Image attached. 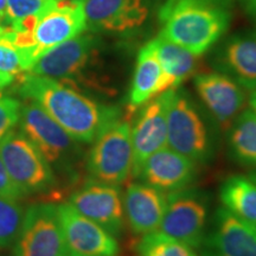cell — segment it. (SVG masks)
<instances>
[{"instance_id": "6da1fadb", "label": "cell", "mask_w": 256, "mask_h": 256, "mask_svg": "<svg viewBox=\"0 0 256 256\" xmlns=\"http://www.w3.org/2000/svg\"><path fill=\"white\" fill-rule=\"evenodd\" d=\"M19 94L37 102L78 142H94L106 128L121 119L118 107L101 104L57 80L30 72L22 78Z\"/></svg>"}, {"instance_id": "7a4b0ae2", "label": "cell", "mask_w": 256, "mask_h": 256, "mask_svg": "<svg viewBox=\"0 0 256 256\" xmlns=\"http://www.w3.org/2000/svg\"><path fill=\"white\" fill-rule=\"evenodd\" d=\"M158 16L160 34L194 56L209 50L230 22L223 0H166Z\"/></svg>"}, {"instance_id": "3957f363", "label": "cell", "mask_w": 256, "mask_h": 256, "mask_svg": "<svg viewBox=\"0 0 256 256\" xmlns=\"http://www.w3.org/2000/svg\"><path fill=\"white\" fill-rule=\"evenodd\" d=\"M168 92V147L194 162H209L214 138L202 112L183 92Z\"/></svg>"}, {"instance_id": "277c9868", "label": "cell", "mask_w": 256, "mask_h": 256, "mask_svg": "<svg viewBox=\"0 0 256 256\" xmlns=\"http://www.w3.org/2000/svg\"><path fill=\"white\" fill-rule=\"evenodd\" d=\"M132 124L119 119L96 138L87 159L90 180L121 186L132 174Z\"/></svg>"}, {"instance_id": "5b68a950", "label": "cell", "mask_w": 256, "mask_h": 256, "mask_svg": "<svg viewBox=\"0 0 256 256\" xmlns=\"http://www.w3.org/2000/svg\"><path fill=\"white\" fill-rule=\"evenodd\" d=\"M20 132L40 150L51 168L69 171L78 156V142L74 140L37 102L22 104ZM55 172V171H54Z\"/></svg>"}, {"instance_id": "8992f818", "label": "cell", "mask_w": 256, "mask_h": 256, "mask_svg": "<svg viewBox=\"0 0 256 256\" xmlns=\"http://www.w3.org/2000/svg\"><path fill=\"white\" fill-rule=\"evenodd\" d=\"M0 156L10 177L24 194L49 191L57 183L48 160L22 132L14 130L2 140Z\"/></svg>"}, {"instance_id": "52a82bcc", "label": "cell", "mask_w": 256, "mask_h": 256, "mask_svg": "<svg viewBox=\"0 0 256 256\" xmlns=\"http://www.w3.org/2000/svg\"><path fill=\"white\" fill-rule=\"evenodd\" d=\"M68 252L57 206L40 203L28 208L16 238L14 256H62Z\"/></svg>"}, {"instance_id": "ba28073f", "label": "cell", "mask_w": 256, "mask_h": 256, "mask_svg": "<svg viewBox=\"0 0 256 256\" xmlns=\"http://www.w3.org/2000/svg\"><path fill=\"white\" fill-rule=\"evenodd\" d=\"M209 214L208 198L198 190H184L168 194V206L159 232L178 241L200 248Z\"/></svg>"}, {"instance_id": "9c48e42d", "label": "cell", "mask_w": 256, "mask_h": 256, "mask_svg": "<svg viewBox=\"0 0 256 256\" xmlns=\"http://www.w3.org/2000/svg\"><path fill=\"white\" fill-rule=\"evenodd\" d=\"M98 50V38L84 31L40 56L28 72L57 80L75 88Z\"/></svg>"}, {"instance_id": "30bf717a", "label": "cell", "mask_w": 256, "mask_h": 256, "mask_svg": "<svg viewBox=\"0 0 256 256\" xmlns=\"http://www.w3.org/2000/svg\"><path fill=\"white\" fill-rule=\"evenodd\" d=\"M87 30L83 2L55 0L38 17L34 28V58Z\"/></svg>"}, {"instance_id": "8fae6325", "label": "cell", "mask_w": 256, "mask_h": 256, "mask_svg": "<svg viewBox=\"0 0 256 256\" xmlns=\"http://www.w3.org/2000/svg\"><path fill=\"white\" fill-rule=\"evenodd\" d=\"M87 30L94 34H128L147 20V0H83Z\"/></svg>"}, {"instance_id": "7c38bea8", "label": "cell", "mask_w": 256, "mask_h": 256, "mask_svg": "<svg viewBox=\"0 0 256 256\" xmlns=\"http://www.w3.org/2000/svg\"><path fill=\"white\" fill-rule=\"evenodd\" d=\"M69 204L113 236L122 232L124 209L120 186L90 180L74 192Z\"/></svg>"}, {"instance_id": "4fadbf2b", "label": "cell", "mask_w": 256, "mask_h": 256, "mask_svg": "<svg viewBox=\"0 0 256 256\" xmlns=\"http://www.w3.org/2000/svg\"><path fill=\"white\" fill-rule=\"evenodd\" d=\"M57 210L69 252L80 256H119V243L110 232L80 214L72 204H60Z\"/></svg>"}, {"instance_id": "5bb4252c", "label": "cell", "mask_w": 256, "mask_h": 256, "mask_svg": "<svg viewBox=\"0 0 256 256\" xmlns=\"http://www.w3.org/2000/svg\"><path fill=\"white\" fill-rule=\"evenodd\" d=\"M200 248L202 256H256V226L220 206Z\"/></svg>"}, {"instance_id": "9a60e30c", "label": "cell", "mask_w": 256, "mask_h": 256, "mask_svg": "<svg viewBox=\"0 0 256 256\" xmlns=\"http://www.w3.org/2000/svg\"><path fill=\"white\" fill-rule=\"evenodd\" d=\"M168 92H162L147 102L132 126L133 168L138 172L147 158L168 146Z\"/></svg>"}, {"instance_id": "2e32d148", "label": "cell", "mask_w": 256, "mask_h": 256, "mask_svg": "<svg viewBox=\"0 0 256 256\" xmlns=\"http://www.w3.org/2000/svg\"><path fill=\"white\" fill-rule=\"evenodd\" d=\"M200 101L222 130H228L243 110L246 95L241 86L226 74H200L194 78Z\"/></svg>"}, {"instance_id": "e0dca14e", "label": "cell", "mask_w": 256, "mask_h": 256, "mask_svg": "<svg viewBox=\"0 0 256 256\" xmlns=\"http://www.w3.org/2000/svg\"><path fill=\"white\" fill-rule=\"evenodd\" d=\"M196 165L194 160L166 146L146 159L136 178L168 194L184 190L192 183Z\"/></svg>"}, {"instance_id": "ac0fdd59", "label": "cell", "mask_w": 256, "mask_h": 256, "mask_svg": "<svg viewBox=\"0 0 256 256\" xmlns=\"http://www.w3.org/2000/svg\"><path fill=\"white\" fill-rule=\"evenodd\" d=\"M168 194L151 185L132 183L124 196V209L128 226L136 235L156 232L164 217Z\"/></svg>"}, {"instance_id": "d6986e66", "label": "cell", "mask_w": 256, "mask_h": 256, "mask_svg": "<svg viewBox=\"0 0 256 256\" xmlns=\"http://www.w3.org/2000/svg\"><path fill=\"white\" fill-rule=\"evenodd\" d=\"M216 62L222 72L249 90L256 89V34H238L220 50Z\"/></svg>"}, {"instance_id": "ffe728a7", "label": "cell", "mask_w": 256, "mask_h": 256, "mask_svg": "<svg viewBox=\"0 0 256 256\" xmlns=\"http://www.w3.org/2000/svg\"><path fill=\"white\" fill-rule=\"evenodd\" d=\"M162 69L152 40L138 54L136 66L128 95V108L134 112L160 95Z\"/></svg>"}, {"instance_id": "44dd1931", "label": "cell", "mask_w": 256, "mask_h": 256, "mask_svg": "<svg viewBox=\"0 0 256 256\" xmlns=\"http://www.w3.org/2000/svg\"><path fill=\"white\" fill-rule=\"evenodd\" d=\"M162 69L160 94L177 89L196 68V56L184 48L172 43L162 34L152 40Z\"/></svg>"}, {"instance_id": "7402d4cb", "label": "cell", "mask_w": 256, "mask_h": 256, "mask_svg": "<svg viewBox=\"0 0 256 256\" xmlns=\"http://www.w3.org/2000/svg\"><path fill=\"white\" fill-rule=\"evenodd\" d=\"M222 206L246 222L256 226V184L248 176H230L220 188Z\"/></svg>"}, {"instance_id": "603a6c76", "label": "cell", "mask_w": 256, "mask_h": 256, "mask_svg": "<svg viewBox=\"0 0 256 256\" xmlns=\"http://www.w3.org/2000/svg\"><path fill=\"white\" fill-rule=\"evenodd\" d=\"M228 147L238 164L256 168V115L250 110L240 113L228 128Z\"/></svg>"}, {"instance_id": "cb8c5ba5", "label": "cell", "mask_w": 256, "mask_h": 256, "mask_svg": "<svg viewBox=\"0 0 256 256\" xmlns=\"http://www.w3.org/2000/svg\"><path fill=\"white\" fill-rule=\"evenodd\" d=\"M136 250L139 256H200L194 247L159 230L144 235Z\"/></svg>"}, {"instance_id": "d4e9b609", "label": "cell", "mask_w": 256, "mask_h": 256, "mask_svg": "<svg viewBox=\"0 0 256 256\" xmlns=\"http://www.w3.org/2000/svg\"><path fill=\"white\" fill-rule=\"evenodd\" d=\"M23 217V209L17 202L0 197V247L16 242Z\"/></svg>"}, {"instance_id": "484cf974", "label": "cell", "mask_w": 256, "mask_h": 256, "mask_svg": "<svg viewBox=\"0 0 256 256\" xmlns=\"http://www.w3.org/2000/svg\"><path fill=\"white\" fill-rule=\"evenodd\" d=\"M11 28L0 34V72L16 78L20 72H28V66L23 51L8 37Z\"/></svg>"}, {"instance_id": "4316f807", "label": "cell", "mask_w": 256, "mask_h": 256, "mask_svg": "<svg viewBox=\"0 0 256 256\" xmlns=\"http://www.w3.org/2000/svg\"><path fill=\"white\" fill-rule=\"evenodd\" d=\"M12 26L30 16H38L55 2V0H6Z\"/></svg>"}, {"instance_id": "83f0119b", "label": "cell", "mask_w": 256, "mask_h": 256, "mask_svg": "<svg viewBox=\"0 0 256 256\" xmlns=\"http://www.w3.org/2000/svg\"><path fill=\"white\" fill-rule=\"evenodd\" d=\"M22 104L17 98L0 95V144L19 124Z\"/></svg>"}, {"instance_id": "f1b7e54d", "label": "cell", "mask_w": 256, "mask_h": 256, "mask_svg": "<svg viewBox=\"0 0 256 256\" xmlns=\"http://www.w3.org/2000/svg\"><path fill=\"white\" fill-rule=\"evenodd\" d=\"M23 196H25V194L19 190L14 182L12 180V178L10 177L8 170H6L4 162H2V156H0V197L17 202Z\"/></svg>"}, {"instance_id": "f546056e", "label": "cell", "mask_w": 256, "mask_h": 256, "mask_svg": "<svg viewBox=\"0 0 256 256\" xmlns=\"http://www.w3.org/2000/svg\"><path fill=\"white\" fill-rule=\"evenodd\" d=\"M14 78H12V76L0 72V92H2V89H5L6 87H8V86L14 82Z\"/></svg>"}, {"instance_id": "4dcf8cb0", "label": "cell", "mask_w": 256, "mask_h": 256, "mask_svg": "<svg viewBox=\"0 0 256 256\" xmlns=\"http://www.w3.org/2000/svg\"><path fill=\"white\" fill-rule=\"evenodd\" d=\"M242 2L249 14L256 16V0H242Z\"/></svg>"}, {"instance_id": "1f68e13d", "label": "cell", "mask_w": 256, "mask_h": 256, "mask_svg": "<svg viewBox=\"0 0 256 256\" xmlns=\"http://www.w3.org/2000/svg\"><path fill=\"white\" fill-rule=\"evenodd\" d=\"M249 106H250V110L252 113H254L256 115V89H254L252 92L250 98H249Z\"/></svg>"}, {"instance_id": "d6a6232c", "label": "cell", "mask_w": 256, "mask_h": 256, "mask_svg": "<svg viewBox=\"0 0 256 256\" xmlns=\"http://www.w3.org/2000/svg\"><path fill=\"white\" fill-rule=\"evenodd\" d=\"M8 28H11V24L6 23V22L4 20V19L0 18V34H2V32H4V31L8 30Z\"/></svg>"}, {"instance_id": "836d02e7", "label": "cell", "mask_w": 256, "mask_h": 256, "mask_svg": "<svg viewBox=\"0 0 256 256\" xmlns=\"http://www.w3.org/2000/svg\"><path fill=\"white\" fill-rule=\"evenodd\" d=\"M248 177L252 179V182H254V183L256 184V168H254V170H252L250 172H249V174H248Z\"/></svg>"}, {"instance_id": "e575fe53", "label": "cell", "mask_w": 256, "mask_h": 256, "mask_svg": "<svg viewBox=\"0 0 256 256\" xmlns=\"http://www.w3.org/2000/svg\"><path fill=\"white\" fill-rule=\"evenodd\" d=\"M62 256H80V255L74 254V252H66V254H64V255H62Z\"/></svg>"}, {"instance_id": "d590c367", "label": "cell", "mask_w": 256, "mask_h": 256, "mask_svg": "<svg viewBox=\"0 0 256 256\" xmlns=\"http://www.w3.org/2000/svg\"><path fill=\"white\" fill-rule=\"evenodd\" d=\"M74 2H83V0H74Z\"/></svg>"}, {"instance_id": "8d00e7d4", "label": "cell", "mask_w": 256, "mask_h": 256, "mask_svg": "<svg viewBox=\"0 0 256 256\" xmlns=\"http://www.w3.org/2000/svg\"><path fill=\"white\" fill-rule=\"evenodd\" d=\"M223 2H226V0H223Z\"/></svg>"}]
</instances>
